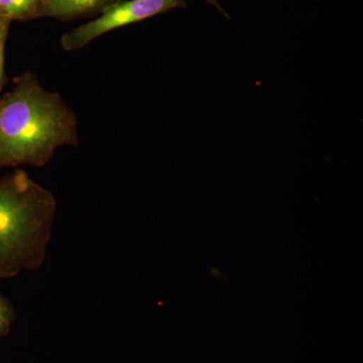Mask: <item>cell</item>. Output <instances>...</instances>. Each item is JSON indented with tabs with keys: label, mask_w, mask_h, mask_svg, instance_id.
<instances>
[{
	"label": "cell",
	"mask_w": 363,
	"mask_h": 363,
	"mask_svg": "<svg viewBox=\"0 0 363 363\" xmlns=\"http://www.w3.org/2000/svg\"><path fill=\"white\" fill-rule=\"evenodd\" d=\"M77 117L59 93L40 84L32 72L0 95V169L42 168L61 147L78 145Z\"/></svg>",
	"instance_id": "cell-1"
},
{
	"label": "cell",
	"mask_w": 363,
	"mask_h": 363,
	"mask_svg": "<svg viewBox=\"0 0 363 363\" xmlns=\"http://www.w3.org/2000/svg\"><path fill=\"white\" fill-rule=\"evenodd\" d=\"M56 213L54 194L26 172L0 179V279L44 266Z\"/></svg>",
	"instance_id": "cell-2"
},
{
	"label": "cell",
	"mask_w": 363,
	"mask_h": 363,
	"mask_svg": "<svg viewBox=\"0 0 363 363\" xmlns=\"http://www.w3.org/2000/svg\"><path fill=\"white\" fill-rule=\"evenodd\" d=\"M188 0H114L100 11L95 20L74 28L62 35L61 45L67 52L83 49L100 35L116 28L138 23L167 13L172 9L187 6ZM230 18L219 0H203Z\"/></svg>",
	"instance_id": "cell-3"
},
{
	"label": "cell",
	"mask_w": 363,
	"mask_h": 363,
	"mask_svg": "<svg viewBox=\"0 0 363 363\" xmlns=\"http://www.w3.org/2000/svg\"><path fill=\"white\" fill-rule=\"evenodd\" d=\"M112 1L114 0H40L38 16L69 20L101 11Z\"/></svg>",
	"instance_id": "cell-4"
},
{
	"label": "cell",
	"mask_w": 363,
	"mask_h": 363,
	"mask_svg": "<svg viewBox=\"0 0 363 363\" xmlns=\"http://www.w3.org/2000/svg\"><path fill=\"white\" fill-rule=\"evenodd\" d=\"M40 0H0V16L11 21L37 18Z\"/></svg>",
	"instance_id": "cell-5"
},
{
	"label": "cell",
	"mask_w": 363,
	"mask_h": 363,
	"mask_svg": "<svg viewBox=\"0 0 363 363\" xmlns=\"http://www.w3.org/2000/svg\"><path fill=\"white\" fill-rule=\"evenodd\" d=\"M18 314L13 303L0 294V340L11 330Z\"/></svg>",
	"instance_id": "cell-6"
},
{
	"label": "cell",
	"mask_w": 363,
	"mask_h": 363,
	"mask_svg": "<svg viewBox=\"0 0 363 363\" xmlns=\"http://www.w3.org/2000/svg\"><path fill=\"white\" fill-rule=\"evenodd\" d=\"M6 39L0 40V95L4 88L6 77H4V48H6Z\"/></svg>",
	"instance_id": "cell-7"
},
{
	"label": "cell",
	"mask_w": 363,
	"mask_h": 363,
	"mask_svg": "<svg viewBox=\"0 0 363 363\" xmlns=\"http://www.w3.org/2000/svg\"><path fill=\"white\" fill-rule=\"evenodd\" d=\"M9 25H11V21L0 16V40L6 39L7 35H9Z\"/></svg>",
	"instance_id": "cell-8"
}]
</instances>
